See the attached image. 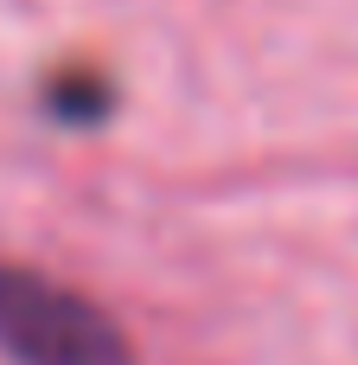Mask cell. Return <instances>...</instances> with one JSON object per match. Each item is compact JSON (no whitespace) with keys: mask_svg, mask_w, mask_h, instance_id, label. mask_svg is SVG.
Masks as SVG:
<instances>
[{"mask_svg":"<svg viewBox=\"0 0 358 365\" xmlns=\"http://www.w3.org/2000/svg\"><path fill=\"white\" fill-rule=\"evenodd\" d=\"M0 353L13 365H135L102 308L26 269H0Z\"/></svg>","mask_w":358,"mask_h":365,"instance_id":"1","label":"cell"}]
</instances>
